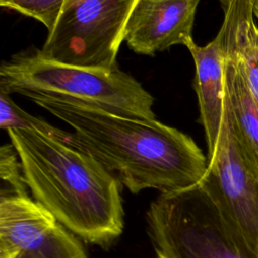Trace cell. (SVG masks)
Masks as SVG:
<instances>
[{
	"mask_svg": "<svg viewBox=\"0 0 258 258\" xmlns=\"http://www.w3.org/2000/svg\"><path fill=\"white\" fill-rule=\"evenodd\" d=\"M221 4L224 20L220 31L226 57L237 66L258 104V24L253 0H226Z\"/></svg>",
	"mask_w": 258,
	"mask_h": 258,
	"instance_id": "obj_10",
	"label": "cell"
},
{
	"mask_svg": "<svg viewBox=\"0 0 258 258\" xmlns=\"http://www.w3.org/2000/svg\"><path fill=\"white\" fill-rule=\"evenodd\" d=\"M207 158V170L199 185L258 257V174L237 141L226 107L218 140Z\"/></svg>",
	"mask_w": 258,
	"mask_h": 258,
	"instance_id": "obj_6",
	"label": "cell"
},
{
	"mask_svg": "<svg viewBox=\"0 0 258 258\" xmlns=\"http://www.w3.org/2000/svg\"><path fill=\"white\" fill-rule=\"evenodd\" d=\"M21 95L71 126L67 143L92 155L132 194L187 189L206 173L208 158L195 140L156 119L119 116L47 94Z\"/></svg>",
	"mask_w": 258,
	"mask_h": 258,
	"instance_id": "obj_1",
	"label": "cell"
},
{
	"mask_svg": "<svg viewBox=\"0 0 258 258\" xmlns=\"http://www.w3.org/2000/svg\"><path fill=\"white\" fill-rule=\"evenodd\" d=\"M0 127L4 130L21 129L31 130L43 133L47 136L67 142L69 132H66L57 127H53L43 119L34 117L28 114L17 106L10 94L0 89Z\"/></svg>",
	"mask_w": 258,
	"mask_h": 258,
	"instance_id": "obj_12",
	"label": "cell"
},
{
	"mask_svg": "<svg viewBox=\"0 0 258 258\" xmlns=\"http://www.w3.org/2000/svg\"><path fill=\"white\" fill-rule=\"evenodd\" d=\"M137 0H64L53 29L36 52L45 59L112 71Z\"/></svg>",
	"mask_w": 258,
	"mask_h": 258,
	"instance_id": "obj_5",
	"label": "cell"
},
{
	"mask_svg": "<svg viewBox=\"0 0 258 258\" xmlns=\"http://www.w3.org/2000/svg\"><path fill=\"white\" fill-rule=\"evenodd\" d=\"M186 47L196 66L194 88L199 101L200 122L205 130L208 151H211L220 134L225 108L226 54L223 35L219 30L206 45H198L191 40Z\"/></svg>",
	"mask_w": 258,
	"mask_h": 258,
	"instance_id": "obj_9",
	"label": "cell"
},
{
	"mask_svg": "<svg viewBox=\"0 0 258 258\" xmlns=\"http://www.w3.org/2000/svg\"><path fill=\"white\" fill-rule=\"evenodd\" d=\"M0 258H89L77 236L28 196L0 198Z\"/></svg>",
	"mask_w": 258,
	"mask_h": 258,
	"instance_id": "obj_7",
	"label": "cell"
},
{
	"mask_svg": "<svg viewBox=\"0 0 258 258\" xmlns=\"http://www.w3.org/2000/svg\"><path fill=\"white\" fill-rule=\"evenodd\" d=\"M145 221L157 258H258L199 184L160 194Z\"/></svg>",
	"mask_w": 258,
	"mask_h": 258,
	"instance_id": "obj_4",
	"label": "cell"
},
{
	"mask_svg": "<svg viewBox=\"0 0 258 258\" xmlns=\"http://www.w3.org/2000/svg\"><path fill=\"white\" fill-rule=\"evenodd\" d=\"M253 6H254V13H255V17L258 21V0H253Z\"/></svg>",
	"mask_w": 258,
	"mask_h": 258,
	"instance_id": "obj_15",
	"label": "cell"
},
{
	"mask_svg": "<svg viewBox=\"0 0 258 258\" xmlns=\"http://www.w3.org/2000/svg\"><path fill=\"white\" fill-rule=\"evenodd\" d=\"M0 89L63 97L119 116L155 120L153 97L118 67L102 71L45 59L36 51L19 53L2 62Z\"/></svg>",
	"mask_w": 258,
	"mask_h": 258,
	"instance_id": "obj_3",
	"label": "cell"
},
{
	"mask_svg": "<svg viewBox=\"0 0 258 258\" xmlns=\"http://www.w3.org/2000/svg\"><path fill=\"white\" fill-rule=\"evenodd\" d=\"M224 1H226V0H220V2H221V3H223Z\"/></svg>",
	"mask_w": 258,
	"mask_h": 258,
	"instance_id": "obj_16",
	"label": "cell"
},
{
	"mask_svg": "<svg viewBox=\"0 0 258 258\" xmlns=\"http://www.w3.org/2000/svg\"><path fill=\"white\" fill-rule=\"evenodd\" d=\"M0 198L28 196L22 163L12 143L0 148Z\"/></svg>",
	"mask_w": 258,
	"mask_h": 258,
	"instance_id": "obj_13",
	"label": "cell"
},
{
	"mask_svg": "<svg viewBox=\"0 0 258 258\" xmlns=\"http://www.w3.org/2000/svg\"><path fill=\"white\" fill-rule=\"evenodd\" d=\"M225 107L233 132L251 167L258 174V104L237 66L226 57Z\"/></svg>",
	"mask_w": 258,
	"mask_h": 258,
	"instance_id": "obj_11",
	"label": "cell"
},
{
	"mask_svg": "<svg viewBox=\"0 0 258 258\" xmlns=\"http://www.w3.org/2000/svg\"><path fill=\"white\" fill-rule=\"evenodd\" d=\"M36 202L86 242L109 246L123 232L120 182L89 153L31 130H7Z\"/></svg>",
	"mask_w": 258,
	"mask_h": 258,
	"instance_id": "obj_2",
	"label": "cell"
},
{
	"mask_svg": "<svg viewBox=\"0 0 258 258\" xmlns=\"http://www.w3.org/2000/svg\"><path fill=\"white\" fill-rule=\"evenodd\" d=\"M201 0H137L124 41L136 53L153 55L194 40L192 28Z\"/></svg>",
	"mask_w": 258,
	"mask_h": 258,
	"instance_id": "obj_8",
	"label": "cell"
},
{
	"mask_svg": "<svg viewBox=\"0 0 258 258\" xmlns=\"http://www.w3.org/2000/svg\"><path fill=\"white\" fill-rule=\"evenodd\" d=\"M63 2L64 0H0V5L41 22L50 32L55 25Z\"/></svg>",
	"mask_w": 258,
	"mask_h": 258,
	"instance_id": "obj_14",
	"label": "cell"
}]
</instances>
